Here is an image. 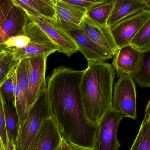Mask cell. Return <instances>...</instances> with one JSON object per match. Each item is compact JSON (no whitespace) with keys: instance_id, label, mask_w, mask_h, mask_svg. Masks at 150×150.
<instances>
[{"instance_id":"6da1fadb","label":"cell","mask_w":150,"mask_h":150,"mask_svg":"<svg viewBox=\"0 0 150 150\" xmlns=\"http://www.w3.org/2000/svg\"><path fill=\"white\" fill-rule=\"evenodd\" d=\"M84 72L58 67L48 77L47 90L62 140L76 150H93L98 126L91 123L86 114L80 90Z\"/></svg>"},{"instance_id":"7a4b0ae2","label":"cell","mask_w":150,"mask_h":150,"mask_svg":"<svg viewBox=\"0 0 150 150\" xmlns=\"http://www.w3.org/2000/svg\"><path fill=\"white\" fill-rule=\"evenodd\" d=\"M87 62V68L80 82V92L87 119L98 126L112 108L115 72L113 66L108 63Z\"/></svg>"},{"instance_id":"3957f363","label":"cell","mask_w":150,"mask_h":150,"mask_svg":"<svg viewBox=\"0 0 150 150\" xmlns=\"http://www.w3.org/2000/svg\"><path fill=\"white\" fill-rule=\"evenodd\" d=\"M53 118L47 89L42 91L28 111L25 119L19 124L16 150H27L41 126L46 120Z\"/></svg>"},{"instance_id":"277c9868","label":"cell","mask_w":150,"mask_h":150,"mask_svg":"<svg viewBox=\"0 0 150 150\" xmlns=\"http://www.w3.org/2000/svg\"><path fill=\"white\" fill-rule=\"evenodd\" d=\"M112 109L121 114L123 118L137 119L136 89L130 75L119 76L114 87Z\"/></svg>"},{"instance_id":"5b68a950","label":"cell","mask_w":150,"mask_h":150,"mask_svg":"<svg viewBox=\"0 0 150 150\" xmlns=\"http://www.w3.org/2000/svg\"><path fill=\"white\" fill-rule=\"evenodd\" d=\"M55 23L71 38L87 61L103 62L114 56L94 42L79 26L62 22Z\"/></svg>"},{"instance_id":"8992f818","label":"cell","mask_w":150,"mask_h":150,"mask_svg":"<svg viewBox=\"0 0 150 150\" xmlns=\"http://www.w3.org/2000/svg\"><path fill=\"white\" fill-rule=\"evenodd\" d=\"M123 117L111 109L99 123L93 150H118L121 144L117 138V131Z\"/></svg>"},{"instance_id":"52a82bcc","label":"cell","mask_w":150,"mask_h":150,"mask_svg":"<svg viewBox=\"0 0 150 150\" xmlns=\"http://www.w3.org/2000/svg\"><path fill=\"white\" fill-rule=\"evenodd\" d=\"M26 26L30 35L31 41L24 48L11 50L17 60L41 55L49 56L58 51L56 45L36 24L29 19Z\"/></svg>"},{"instance_id":"ba28073f","label":"cell","mask_w":150,"mask_h":150,"mask_svg":"<svg viewBox=\"0 0 150 150\" xmlns=\"http://www.w3.org/2000/svg\"><path fill=\"white\" fill-rule=\"evenodd\" d=\"M48 56L41 55L28 58L29 88L27 96V113L40 92L47 89L45 75Z\"/></svg>"},{"instance_id":"9c48e42d","label":"cell","mask_w":150,"mask_h":150,"mask_svg":"<svg viewBox=\"0 0 150 150\" xmlns=\"http://www.w3.org/2000/svg\"><path fill=\"white\" fill-rule=\"evenodd\" d=\"M150 18V9H146L122 20L110 27L118 48L130 45L142 26Z\"/></svg>"},{"instance_id":"30bf717a","label":"cell","mask_w":150,"mask_h":150,"mask_svg":"<svg viewBox=\"0 0 150 150\" xmlns=\"http://www.w3.org/2000/svg\"><path fill=\"white\" fill-rule=\"evenodd\" d=\"M27 16L29 20L38 26L54 43L58 48V52L70 57L78 51L74 41L55 23L44 18Z\"/></svg>"},{"instance_id":"8fae6325","label":"cell","mask_w":150,"mask_h":150,"mask_svg":"<svg viewBox=\"0 0 150 150\" xmlns=\"http://www.w3.org/2000/svg\"><path fill=\"white\" fill-rule=\"evenodd\" d=\"M62 141L53 118L42 124L27 150H57Z\"/></svg>"},{"instance_id":"7c38bea8","label":"cell","mask_w":150,"mask_h":150,"mask_svg":"<svg viewBox=\"0 0 150 150\" xmlns=\"http://www.w3.org/2000/svg\"><path fill=\"white\" fill-rule=\"evenodd\" d=\"M79 27L94 42L115 55L119 48L112 36L110 27L99 25L86 16Z\"/></svg>"},{"instance_id":"4fadbf2b","label":"cell","mask_w":150,"mask_h":150,"mask_svg":"<svg viewBox=\"0 0 150 150\" xmlns=\"http://www.w3.org/2000/svg\"><path fill=\"white\" fill-rule=\"evenodd\" d=\"M28 21L27 14L15 4L0 26V45L11 37L22 33Z\"/></svg>"},{"instance_id":"5bb4252c","label":"cell","mask_w":150,"mask_h":150,"mask_svg":"<svg viewBox=\"0 0 150 150\" xmlns=\"http://www.w3.org/2000/svg\"><path fill=\"white\" fill-rule=\"evenodd\" d=\"M141 55L142 52L131 45L119 48L112 62L113 67L119 76L123 74H134L138 68Z\"/></svg>"},{"instance_id":"9a60e30c","label":"cell","mask_w":150,"mask_h":150,"mask_svg":"<svg viewBox=\"0 0 150 150\" xmlns=\"http://www.w3.org/2000/svg\"><path fill=\"white\" fill-rule=\"evenodd\" d=\"M27 16L44 18L53 23H57L54 8V0H13Z\"/></svg>"},{"instance_id":"2e32d148","label":"cell","mask_w":150,"mask_h":150,"mask_svg":"<svg viewBox=\"0 0 150 150\" xmlns=\"http://www.w3.org/2000/svg\"><path fill=\"white\" fill-rule=\"evenodd\" d=\"M146 9H148L143 0H114L108 26L111 27L125 18Z\"/></svg>"},{"instance_id":"e0dca14e","label":"cell","mask_w":150,"mask_h":150,"mask_svg":"<svg viewBox=\"0 0 150 150\" xmlns=\"http://www.w3.org/2000/svg\"><path fill=\"white\" fill-rule=\"evenodd\" d=\"M57 23L64 22L79 26L86 14L63 0H54Z\"/></svg>"},{"instance_id":"ac0fdd59","label":"cell","mask_w":150,"mask_h":150,"mask_svg":"<svg viewBox=\"0 0 150 150\" xmlns=\"http://www.w3.org/2000/svg\"><path fill=\"white\" fill-rule=\"evenodd\" d=\"M130 75L139 86L150 88V48L142 52L138 68Z\"/></svg>"},{"instance_id":"d6986e66","label":"cell","mask_w":150,"mask_h":150,"mask_svg":"<svg viewBox=\"0 0 150 150\" xmlns=\"http://www.w3.org/2000/svg\"><path fill=\"white\" fill-rule=\"evenodd\" d=\"M113 1H106L98 4L86 12V16L95 23L102 26H107V23L110 17L113 6Z\"/></svg>"},{"instance_id":"ffe728a7","label":"cell","mask_w":150,"mask_h":150,"mask_svg":"<svg viewBox=\"0 0 150 150\" xmlns=\"http://www.w3.org/2000/svg\"><path fill=\"white\" fill-rule=\"evenodd\" d=\"M5 127L8 137L16 142L18 134V118L14 106L9 102L4 101Z\"/></svg>"},{"instance_id":"44dd1931","label":"cell","mask_w":150,"mask_h":150,"mask_svg":"<svg viewBox=\"0 0 150 150\" xmlns=\"http://www.w3.org/2000/svg\"><path fill=\"white\" fill-rule=\"evenodd\" d=\"M129 150H150V121L146 115Z\"/></svg>"},{"instance_id":"7402d4cb","label":"cell","mask_w":150,"mask_h":150,"mask_svg":"<svg viewBox=\"0 0 150 150\" xmlns=\"http://www.w3.org/2000/svg\"><path fill=\"white\" fill-rule=\"evenodd\" d=\"M130 45L141 52L150 48V18L142 26Z\"/></svg>"},{"instance_id":"603a6c76","label":"cell","mask_w":150,"mask_h":150,"mask_svg":"<svg viewBox=\"0 0 150 150\" xmlns=\"http://www.w3.org/2000/svg\"><path fill=\"white\" fill-rule=\"evenodd\" d=\"M30 35L26 26L24 31L22 33L11 37L3 45L8 49L12 50L24 48L30 43Z\"/></svg>"},{"instance_id":"cb8c5ba5","label":"cell","mask_w":150,"mask_h":150,"mask_svg":"<svg viewBox=\"0 0 150 150\" xmlns=\"http://www.w3.org/2000/svg\"><path fill=\"white\" fill-rule=\"evenodd\" d=\"M14 68L9 72L6 77L0 84V90L3 96L4 97L5 101L12 104L15 108V97L13 92L12 79Z\"/></svg>"},{"instance_id":"d4e9b609","label":"cell","mask_w":150,"mask_h":150,"mask_svg":"<svg viewBox=\"0 0 150 150\" xmlns=\"http://www.w3.org/2000/svg\"><path fill=\"white\" fill-rule=\"evenodd\" d=\"M19 61L15 58L11 51L0 60V84Z\"/></svg>"},{"instance_id":"484cf974","label":"cell","mask_w":150,"mask_h":150,"mask_svg":"<svg viewBox=\"0 0 150 150\" xmlns=\"http://www.w3.org/2000/svg\"><path fill=\"white\" fill-rule=\"evenodd\" d=\"M65 2L74 6L79 10L86 14L91 9L98 4L103 3L106 0H63Z\"/></svg>"},{"instance_id":"4316f807","label":"cell","mask_w":150,"mask_h":150,"mask_svg":"<svg viewBox=\"0 0 150 150\" xmlns=\"http://www.w3.org/2000/svg\"><path fill=\"white\" fill-rule=\"evenodd\" d=\"M4 97L3 96L0 90V137L6 149L8 140L7 131L5 127V116H4Z\"/></svg>"},{"instance_id":"83f0119b","label":"cell","mask_w":150,"mask_h":150,"mask_svg":"<svg viewBox=\"0 0 150 150\" xmlns=\"http://www.w3.org/2000/svg\"><path fill=\"white\" fill-rule=\"evenodd\" d=\"M14 5L13 0H0V26Z\"/></svg>"},{"instance_id":"f1b7e54d","label":"cell","mask_w":150,"mask_h":150,"mask_svg":"<svg viewBox=\"0 0 150 150\" xmlns=\"http://www.w3.org/2000/svg\"><path fill=\"white\" fill-rule=\"evenodd\" d=\"M59 150H76L69 143L62 140L59 146Z\"/></svg>"},{"instance_id":"f546056e","label":"cell","mask_w":150,"mask_h":150,"mask_svg":"<svg viewBox=\"0 0 150 150\" xmlns=\"http://www.w3.org/2000/svg\"><path fill=\"white\" fill-rule=\"evenodd\" d=\"M11 50L6 48L3 45H0V60L8 54Z\"/></svg>"},{"instance_id":"4dcf8cb0","label":"cell","mask_w":150,"mask_h":150,"mask_svg":"<svg viewBox=\"0 0 150 150\" xmlns=\"http://www.w3.org/2000/svg\"><path fill=\"white\" fill-rule=\"evenodd\" d=\"M5 150H16L14 141L10 140L8 137L7 146H6Z\"/></svg>"},{"instance_id":"1f68e13d","label":"cell","mask_w":150,"mask_h":150,"mask_svg":"<svg viewBox=\"0 0 150 150\" xmlns=\"http://www.w3.org/2000/svg\"><path fill=\"white\" fill-rule=\"evenodd\" d=\"M145 115L149 118L150 121V100L146 106L145 109Z\"/></svg>"},{"instance_id":"d6a6232c","label":"cell","mask_w":150,"mask_h":150,"mask_svg":"<svg viewBox=\"0 0 150 150\" xmlns=\"http://www.w3.org/2000/svg\"><path fill=\"white\" fill-rule=\"evenodd\" d=\"M147 9H150V0H143Z\"/></svg>"},{"instance_id":"836d02e7","label":"cell","mask_w":150,"mask_h":150,"mask_svg":"<svg viewBox=\"0 0 150 150\" xmlns=\"http://www.w3.org/2000/svg\"><path fill=\"white\" fill-rule=\"evenodd\" d=\"M0 150H5V148L4 145L0 137Z\"/></svg>"},{"instance_id":"e575fe53","label":"cell","mask_w":150,"mask_h":150,"mask_svg":"<svg viewBox=\"0 0 150 150\" xmlns=\"http://www.w3.org/2000/svg\"><path fill=\"white\" fill-rule=\"evenodd\" d=\"M57 150H59V148H58V149H57Z\"/></svg>"}]
</instances>
